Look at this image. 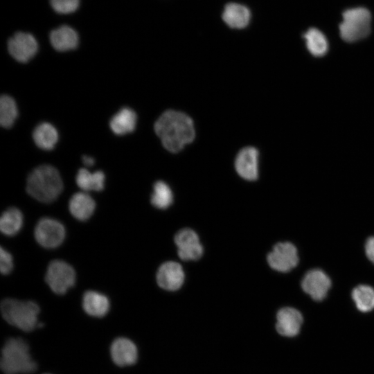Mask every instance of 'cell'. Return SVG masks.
<instances>
[{"label": "cell", "instance_id": "6", "mask_svg": "<svg viewBox=\"0 0 374 374\" xmlns=\"http://www.w3.org/2000/svg\"><path fill=\"white\" fill-rule=\"evenodd\" d=\"M45 280L53 292L63 294L75 284V272L68 263L55 260L48 266Z\"/></svg>", "mask_w": 374, "mask_h": 374}, {"label": "cell", "instance_id": "30", "mask_svg": "<svg viewBox=\"0 0 374 374\" xmlns=\"http://www.w3.org/2000/svg\"><path fill=\"white\" fill-rule=\"evenodd\" d=\"M365 251L367 258L374 263V237H371L366 240Z\"/></svg>", "mask_w": 374, "mask_h": 374}, {"label": "cell", "instance_id": "11", "mask_svg": "<svg viewBox=\"0 0 374 374\" xmlns=\"http://www.w3.org/2000/svg\"><path fill=\"white\" fill-rule=\"evenodd\" d=\"M301 287L312 299L320 301L327 296L331 287V280L322 270L314 269L305 274L301 282Z\"/></svg>", "mask_w": 374, "mask_h": 374}, {"label": "cell", "instance_id": "28", "mask_svg": "<svg viewBox=\"0 0 374 374\" xmlns=\"http://www.w3.org/2000/svg\"><path fill=\"white\" fill-rule=\"evenodd\" d=\"M53 9L60 14H69L75 12L80 4V0H50Z\"/></svg>", "mask_w": 374, "mask_h": 374}, {"label": "cell", "instance_id": "29", "mask_svg": "<svg viewBox=\"0 0 374 374\" xmlns=\"http://www.w3.org/2000/svg\"><path fill=\"white\" fill-rule=\"evenodd\" d=\"M13 267L12 257L10 253L1 247L0 271L2 274H9Z\"/></svg>", "mask_w": 374, "mask_h": 374}, {"label": "cell", "instance_id": "5", "mask_svg": "<svg viewBox=\"0 0 374 374\" xmlns=\"http://www.w3.org/2000/svg\"><path fill=\"white\" fill-rule=\"evenodd\" d=\"M371 15L365 8L357 7L345 10L339 25L341 37L347 42L365 38L371 31Z\"/></svg>", "mask_w": 374, "mask_h": 374}, {"label": "cell", "instance_id": "16", "mask_svg": "<svg viewBox=\"0 0 374 374\" xmlns=\"http://www.w3.org/2000/svg\"><path fill=\"white\" fill-rule=\"evenodd\" d=\"M249 9L243 4L231 2L226 4L222 14L224 22L230 28L242 29L251 20Z\"/></svg>", "mask_w": 374, "mask_h": 374}, {"label": "cell", "instance_id": "2", "mask_svg": "<svg viewBox=\"0 0 374 374\" xmlns=\"http://www.w3.org/2000/svg\"><path fill=\"white\" fill-rule=\"evenodd\" d=\"M63 189L59 172L49 165H42L35 168L28 175L26 184L27 193L44 203L55 201Z\"/></svg>", "mask_w": 374, "mask_h": 374}, {"label": "cell", "instance_id": "20", "mask_svg": "<svg viewBox=\"0 0 374 374\" xmlns=\"http://www.w3.org/2000/svg\"><path fill=\"white\" fill-rule=\"evenodd\" d=\"M136 118V114L132 109L124 107L112 118L109 125L114 133L123 135L134 131Z\"/></svg>", "mask_w": 374, "mask_h": 374}, {"label": "cell", "instance_id": "18", "mask_svg": "<svg viewBox=\"0 0 374 374\" xmlns=\"http://www.w3.org/2000/svg\"><path fill=\"white\" fill-rule=\"evenodd\" d=\"M94 200L87 193L80 192L70 199L69 208L71 215L76 219L84 221L89 219L95 210Z\"/></svg>", "mask_w": 374, "mask_h": 374}, {"label": "cell", "instance_id": "1", "mask_svg": "<svg viewBox=\"0 0 374 374\" xmlns=\"http://www.w3.org/2000/svg\"><path fill=\"white\" fill-rule=\"evenodd\" d=\"M154 131L166 149L177 152L191 143L195 136L192 119L186 114L168 110L154 124Z\"/></svg>", "mask_w": 374, "mask_h": 374}, {"label": "cell", "instance_id": "19", "mask_svg": "<svg viewBox=\"0 0 374 374\" xmlns=\"http://www.w3.org/2000/svg\"><path fill=\"white\" fill-rule=\"evenodd\" d=\"M107 297L98 292L87 291L82 298V307L87 314L95 317H103L109 310Z\"/></svg>", "mask_w": 374, "mask_h": 374}, {"label": "cell", "instance_id": "31", "mask_svg": "<svg viewBox=\"0 0 374 374\" xmlns=\"http://www.w3.org/2000/svg\"><path fill=\"white\" fill-rule=\"evenodd\" d=\"M82 161L87 166H91L95 163V160L93 157L87 155L82 157Z\"/></svg>", "mask_w": 374, "mask_h": 374}, {"label": "cell", "instance_id": "8", "mask_svg": "<svg viewBox=\"0 0 374 374\" xmlns=\"http://www.w3.org/2000/svg\"><path fill=\"white\" fill-rule=\"evenodd\" d=\"M269 265L274 270L287 272L294 269L299 262L297 249L289 242L276 244L267 255Z\"/></svg>", "mask_w": 374, "mask_h": 374}, {"label": "cell", "instance_id": "3", "mask_svg": "<svg viewBox=\"0 0 374 374\" xmlns=\"http://www.w3.org/2000/svg\"><path fill=\"white\" fill-rule=\"evenodd\" d=\"M1 368L5 374H29L37 370L28 344L21 338H9L2 348Z\"/></svg>", "mask_w": 374, "mask_h": 374}, {"label": "cell", "instance_id": "22", "mask_svg": "<svg viewBox=\"0 0 374 374\" xmlns=\"http://www.w3.org/2000/svg\"><path fill=\"white\" fill-rule=\"evenodd\" d=\"M105 179V174L102 171L91 172L85 168H81L78 172L75 181L84 191H100L104 188Z\"/></svg>", "mask_w": 374, "mask_h": 374}, {"label": "cell", "instance_id": "4", "mask_svg": "<svg viewBox=\"0 0 374 374\" xmlns=\"http://www.w3.org/2000/svg\"><path fill=\"white\" fill-rule=\"evenodd\" d=\"M1 311L9 324L24 332H30L38 326L39 308L33 301L6 299L1 303Z\"/></svg>", "mask_w": 374, "mask_h": 374}, {"label": "cell", "instance_id": "21", "mask_svg": "<svg viewBox=\"0 0 374 374\" xmlns=\"http://www.w3.org/2000/svg\"><path fill=\"white\" fill-rule=\"evenodd\" d=\"M33 138L39 148L50 150L54 148L57 143L58 134L56 129L51 124L42 123L35 129Z\"/></svg>", "mask_w": 374, "mask_h": 374}, {"label": "cell", "instance_id": "17", "mask_svg": "<svg viewBox=\"0 0 374 374\" xmlns=\"http://www.w3.org/2000/svg\"><path fill=\"white\" fill-rule=\"evenodd\" d=\"M50 42L58 51H67L75 48L78 44L76 31L69 26H62L51 31Z\"/></svg>", "mask_w": 374, "mask_h": 374}, {"label": "cell", "instance_id": "24", "mask_svg": "<svg viewBox=\"0 0 374 374\" xmlns=\"http://www.w3.org/2000/svg\"><path fill=\"white\" fill-rule=\"evenodd\" d=\"M22 224L23 216L21 211L16 208H9L1 217L0 229L3 234L12 236L19 231Z\"/></svg>", "mask_w": 374, "mask_h": 374}, {"label": "cell", "instance_id": "25", "mask_svg": "<svg viewBox=\"0 0 374 374\" xmlns=\"http://www.w3.org/2000/svg\"><path fill=\"white\" fill-rule=\"evenodd\" d=\"M352 298L359 311L368 312L374 309V289L371 286H357L352 292Z\"/></svg>", "mask_w": 374, "mask_h": 374}, {"label": "cell", "instance_id": "26", "mask_svg": "<svg viewBox=\"0 0 374 374\" xmlns=\"http://www.w3.org/2000/svg\"><path fill=\"white\" fill-rule=\"evenodd\" d=\"M172 201V192L169 186L164 181H157L153 186L152 204L156 208L165 209L171 205Z\"/></svg>", "mask_w": 374, "mask_h": 374}, {"label": "cell", "instance_id": "7", "mask_svg": "<svg viewBox=\"0 0 374 374\" xmlns=\"http://www.w3.org/2000/svg\"><path fill=\"white\" fill-rule=\"evenodd\" d=\"M37 242L45 248H55L61 244L65 237L64 226L52 218H42L35 229Z\"/></svg>", "mask_w": 374, "mask_h": 374}, {"label": "cell", "instance_id": "10", "mask_svg": "<svg viewBox=\"0 0 374 374\" xmlns=\"http://www.w3.org/2000/svg\"><path fill=\"white\" fill-rule=\"evenodd\" d=\"M10 55L19 62H26L36 54L38 49L37 40L30 33H16L8 42Z\"/></svg>", "mask_w": 374, "mask_h": 374}, {"label": "cell", "instance_id": "14", "mask_svg": "<svg viewBox=\"0 0 374 374\" xmlns=\"http://www.w3.org/2000/svg\"><path fill=\"white\" fill-rule=\"evenodd\" d=\"M235 168L244 179L253 181L258 177V151L253 147H246L238 154Z\"/></svg>", "mask_w": 374, "mask_h": 374}, {"label": "cell", "instance_id": "27", "mask_svg": "<svg viewBox=\"0 0 374 374\" xmlns=\"http://www.w3.org/2000/svg\"><path fill=\"white\" fill-rule=\"evenodd\" d=\"M15 101L9 96L3 95L0 99V123L5 128L10 127L17 116Z\"/></svg>", "mask_w": 374, "mask_h": 374}, {"label": "cell", "instance_id": "12", "mask_svg": "<svg viewBox=\"0 0 374 374\" xmlns=\"http://www.w3.org/2000/svg\"><path fill=\"white\" fill-rule=\"evenodd\" d=\"M303 322V316L298 310L285 307L276 314L275 328L281 336L294 337L299 333Z\"/></svg>", "mask_w": 374, "mask_h": 374}, {"label": "cell", "instance_id": "9", "mask_svg": "<svg viewBox=\"0 0 374 374\" xmlns=\"http://www.w3.org/2000/svg\"><path fill=\"white\" fill-rule=\"evenodd\" d=\"M178 256L183 260H196L203 254V247L196 232L186 228L179 231L175 236Z\"/></svg>", "mask_w": 374, "mask_h": 374}, {"label": "cell", "instance_id": "23", "mask_svg": "<svg viewBox=\"0 0 374 374\" xmlns=\"http://www.w3.org/2000/svg\"><path fill=\"white\" fill-rule=\"evenodd\" d=\"M307 48L315 57L323 56L328 49V43L323 33L316 28H309L303 35Z\"/></svg>", "mask_w": 374, "mask_h": 374}, {"label": "cell", "instance_id": "15", "mask_svg": "<svg viewBox=\"0 0 374 374\" xmlns=\"http://www.w3.org/2000/svg\"><path fill=\"white\" fill-rule=\"evenodd\" d=\"M110 354L113 362L119 366L132 365L138 359L136 346L125 337H118L112 342Z\"/></svg>", "mask_w": 374, "mask_h": 374}, {"label": "cell", "instance_id": "13", "mask_svg": "<svg viewBox=\"0 0 374 374\" xmlns=\"http://www.w3.org/2000/svg\"><path fill=\"white\" fill-rule=\"evenodd\" d=\"M157 281L160 287L168 291H176L183 285L184 272L182 267L174 261L163 263L158 269Z\"/></svg>", "mask_w": 374, "mask_h": 374}]
</instances>
